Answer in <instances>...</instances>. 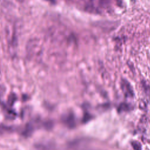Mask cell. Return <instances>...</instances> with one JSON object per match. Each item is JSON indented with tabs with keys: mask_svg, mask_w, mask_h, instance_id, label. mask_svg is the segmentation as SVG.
I'll list each match as a JSON object with an SVG mask.
<instances>
[{
	"mask_svg": "<svg viewBox=\"0 0 150 150\" xmlns=\"http://www.w3.org/2000/svg\"><path fill=\"white\" fill-rule=\"evenodd\" d=\"M132 146L134 150H141V144L138 141H132L131 142Z\"/></svg>",
	"mask_w": 150,
	"mask_h": 150,
	"instance_id": "obj_4",
	"label": "cell"
},
{
	"mask_svg": "<svg viewBox=\"0 0 150 150\" xmlns=\"http://www.w3.org/2000/svg\"><path fill=\"white\" fill-rule=\"evenodd\" d=\"M122 92L126 97H132L134 96V91L131 84L125 79H122L121 83Z\"/></svg>",
	"mask_w": 150,
	"mask_h": 150,
	"instance_id": "obj_1",
	"label": "cell"
},
{
	"mask_svg": "<svg viewBox=\"0 0 150 150\" xmlns=\"http://www.w3.org/2000/svg\"><path fill=\"white\" fill-rule=\"evenodd\" d=\"M131 108V107L129 104H127V103H121L118 108V112H122V111H128L129 110H130Z\"/></svg>",
	"mask_w": 150,
	"mask_h": 150,
	"instance_id": "obj_2",
	"label": "cell"
},
{
	"mask_svg": "<svg viewBox=\"0 0 150 150\" xmlns=\"http://www.w3.org/2000/svg\"><path fill=\"white\" fill-rule=\"evenodd\" d=\"M142 86L144 91L145 93L146 96L148 97H149L150 96V87H149V86L148 84H147L146 83V82L142 81Z\"/></svg>",
	"mask_w": 150,
	"mask_h": 150,
	"instance_id": "obj_3",
	"label": "cell"
}]
</instances>
